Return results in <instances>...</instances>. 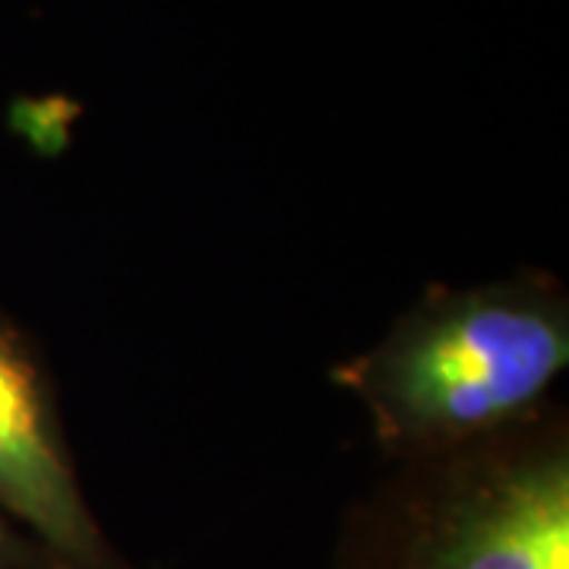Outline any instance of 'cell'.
Listing matches in <instances>:
<instances>
[{"label":"cell","instance_id":"obj_1","mask_svg":"<svg viewBox=\"0 0 569 569\" xmlns=\"http://www.w3.org/2000/svg\"><path fill=\"white\" fill-rule=\"evenodd\" d=\"M569 365V310L553 284L497 282L415 307L342 370L380 437L459 447L526 415Z\"/></svg>","mask_w":569,"mask_h":569},{"label":"cell","instance_id":"obj_2","mask_svg":"<svg viewBox=\"0 0 569 569\" xmlns=\"http://www.w3.org/2000/svg\"><path fill=\"white\" fill-rule=\"evenodd\" d=\"M392 569H569L567 449H529L443 490Z\"/></svg>","mask_w":569,"mask_h":569},{"label":"cell","instance_id":"obj_3","mask_svg":"<svg viewBox=\"0 0 569 569\" xmlns=\"http://www.w3.org/2000/svg\"><path fill=\"white\" fill-rule=\"evenodd\" d=\"M0 516L20 522L58 569H118L67 466L41 377L0 313Z\"/></svg>","mask_w":569,"mask_h":569},{"label":"cell","instance_id":"obj_4","mask_svg":"<svg viewBox=\"0 0 569 569\" xmlns=\"http://www.w3.org/2000/svg\"><path fill=\"white\" fill-rule=\"evenodd\" d=\"M36 548L22 541L10 519L0 516V569H36Z\"/></svg>","mask_w":569,"mask_h":569}]
</instances>
